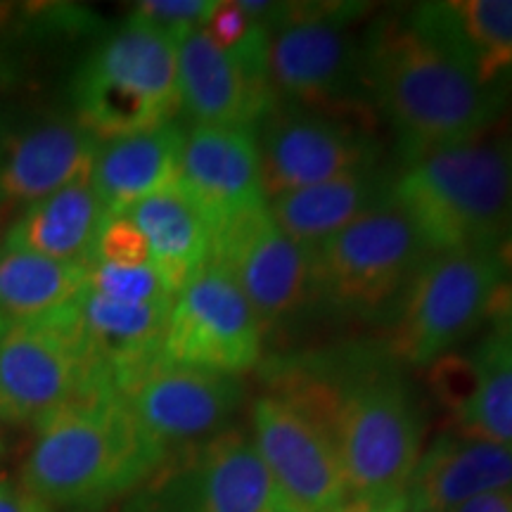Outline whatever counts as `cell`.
<instances>
[{"instance_id":"cell-1","label":"cell","mask_w":512,"mask_h":512,"mask_svg":"<svg viewBox=\"0 0 512 512\" xmlns=\"http://www.w3.org/2000/svg\"><path fill=\"white\" fill-rule=\"evenodd\" d=\"M401 366L389 349L349 344L285 358L268 373V394L328 434L349 498L401 494L418 467L425 430Z\"/></svg>"},{"instance_id":"cell-2","label":"cell","mask_w":512,"mask_h":512,"mask_svg":"<svg viewBox=\"0 0 512 512\" xmlns=\"http://www.w3.org/2000/svg\"><path fill=\"white\" fill-rule=\"evenodd\" d=\"M361 46L368 105L392 126L403 164L479 140L508 102L486 91L408 12L382 15Z\"/></svg>"},{"instance_id":"cell-3","label":"cell","mask_w":512,"mask_h":512,"mask_svg":"<svg viewBox=\"0 0 512 512\" xmlns=\"http://www.w3.org/2000/svg\"><path fill=\"white\" fill-rule=\"evenodd\" d=\"M34 427L22 486L50 510L98 512L136 494L169 458L112 389L69 403Z\"/></svg>"},{"instance_id":"cell-4","label":"cell","mask_w":512,"mask_h":512,"mask_svg":"<svg viewBox=\"0 0 512 512\" xmlns=\"http://www.w3.org/2000/svg\"><path fill=\"white\" fill-rule=\"evenodd\" d=\"M392 202L432 254L498 247L512 233V138L472 140L403 164Z\"/></svg>"},{"instance_id":"cell-5","label":"cell","mask_w":512,"mask_h":512,"mask_svg":"<svg viewBox=\"0 0 512 512\" xmlns=\"http://www.w3.org/2000/svg\"><path fill=\"white\" fill-rule=\"evenodd\" d=\"M72 100L74 119L98 143L174 121L181 110L176 34L131 15L81 62Z\"/></svg>"},{"instance_id":"cell-6","label":"cell","mask_w":512,"mask_h":512,"mask_svg":"<svg viewBox=\"0 0 512 512\" xmlns=\"http://www.w3.org/2000/svg\"><path fill=\"white\" fill-rule=\"evenodd\" d=\"M361 3H283L268 29V81L275 102L366 117L363 46L351 24Z\"/></svg>"},{"instance_id":"cell-7","label":"cell","mask_w":512,"mask_h":512,"mask_svg":"<svg viewBox=\"0 0 512 512\" xmlns=\"http://www.w3.org/2000/svg\"><path fill=\"white\" fill-rule=\"evenodd\" d=\"M501 283L498 247L430 254L401 294L387 349L408 366H432L489 320Z\"/></svg>"},{"instance_id":"cell-8","label":"cell","mask_w":512,"mask_h":512,"mask_svg":"<svg viewBox=\"0 0 512 512\" xmlns=\"http://www.w3.org/2000/svg\"><path fill=\"white\" fill-rule=\"evenodd\" d=\"M430 247L389 197L384 207L351 223L311 252L316 302L368 313L406 292Z\"/></svg>"},{"instance_id":"cell-9","label":"cell","mask_w":512,"mask_h":512,"mask_svg":"<svg viewBox=\"0 0 512 512\" xmlns=\"http://www.w3.org/2000/svg\"><path fill=\"white\" fill-rule=\"evenodd\" d=\"M110 389L83 347L74 304L48 318L12 323L0 337V422L36 425Z\"/></svg>"},{"instance_id":"cell-10","label":"cell","mask_w":512,"mask_h":512,"mask_svg":"<svg viewBox=\"0 0 512 512\" xmlns=\"http://www.w3.org/2000/svg\"><path fill=\"white\" fill-rule=\"evenodd\" d=\"M266 202L285 192L377 169L366 117L275 102L254 126Z\"/></svg>"},{"instance_id":"cell-11","label":"cell","mask_w":512,"mask_h":512,"mask_svg":"<svg viewBox=\"0 0 512 512\" xmlns=\"http://www.w3.org/2000/svg\"><path fill=\"white\" fill-rule=\"evenodd\" d=\"M275 498L278 489L252 434L228 427L166 458L128 512H266Z\"/></svg>"},{"instance_id":"cell-12","label":"cell","mask_w":512,"mask_h":512,"mask_svg":"<svg viewBox=\"0 0 512 512\" xmlns=\"http://www.w3.org/2000/svg\"><path fill=\"white\" fill-rule=\"evenodd\" d=\"M209 261L240 287L266 335L316 302L311 252L285 235L266 207L216 228Z\"/></svg>"},{"instance_id":"cell-13","label":"cell","mask_w":512,"mask_h":512,"mask_svg":"<svg viewBox=\"0 0 512 512\" xmlns=\"http://www.w3.org/2000/svg\"><path fill=\"white\" fill-rule=\"evenodd\" d=\"M259 318L226 271L207 261L174 297L164 335V361L242 375L264 354Z\"/></svg>"},{"instance_id":"cell-14","label":"cell","mask_w":512,"mask_h":512,"mask_svg":"<svg viewBox=\"0 0 512 512\" xmlns=\"http://www.w3.org/2000/svg\"><path fill=\"white\" fill-rule=\"evenodd\" d=\"M166 456L226 432L245 401L238 375L157 361L114 392Z\"/></svg>"},{"instance_id":"cell-15","label":"cell","mask_w":512,"mask_h":512,"mask_svg":"<svg viewBox=\"0 0 512 512\" xmlns=\"http://www.w3.org/2000/svg\"><path fill=\"white\" fill-rule=\"evenodd\" d=\"M178 100L192 126L254 128L275 105L268 81V31L256 27L233 50L216 46L204 29L176 34Z\"/></svg>"},{"instance_id":"cell-16","label":"cell","mask_w":512,"mask_h":512,"mask_svg":"<svg viewBox=\"0 0 512 512\" xmlns=\"http://www.w3.org/2000/svg\"><path fill=\"white\" fill-rule=\"evenodd\" d=\"M252 439L278 494L299 512H339L349 501L337 451L320 427L273 394L252 406Z\"/></svg>"},{"instance_id":"cell-17","label":"cell","mask_w":512,"mask_h":512,"mask_svg":"<svg viewBox=\"0 0 512 512\" xmlns=\"http://www.w3.org/2000/svg\"><path fill=\"white\" fill-rule=\"evenodd\" d=\"M176 185L207 216L211 233L235 216L266 207L254 128H188Z\"/></svg>"},{"instance_id":"cell-18","label":"cell","mask_w":512,"mask_h":512,"mask_svg":"<svg viewBox=\"0 0 512 512\" xmlns=\"http://www.w3.org/2000/svg\"><path fill=\"white\" fill-rule=\"evenodd\" d=\"M98 140L76 119L57 117L0 138V214H22L57 190L91 178Z\"/></svg>"},{"instance_id":"cell-19","label":"cell","mask_w":512,"mask_h":512,"mask_svg":"<svg viewBox=\"0 0 512 512\" xmlns=\"http://www.w3.org/2000/svg\"><path fill=\"white\" fill-rule=\"evenodd\" d=\"M432 384L453 432L512 446V337L491 328L467 354L441 356Z\"/></svg>"},{"instance_id":"cell-20","label":"cell","mask_w":512,"mask_h":512,"mask_svg":"<svg viewBox=\"0 0 512 512\" xmlns=\"http://www.w3.org/2000/svg\"><path fill=\"white\" fill-rule=\"evenodd\" d=\"M486 91L512 93V0H432L406 10Z\"/></svg>"},{"instance_id":"cell-21","label":"cell","mask_w":512,"mask_h":512,"mask_svg":"<svg viewBox=\"0 0 512 512\" xmlns=\"http://www.w3.org/2000/svg\"><path fill=\"white\" fill-rule=\"evenodd\" d=\"M171 304L174 302H114L88 287L74 302V318L83 347L114 392L164 358V335Z\"/></svg>"},{"instance_id":"cell-22","label":"cell","mask_w":512,"mask_h":512,"mask_svg":"<svg viewBox=\"0 0 512 512\" xmlns=\"http://www.w3.org/2000/svg\"><path fill=\"white\" fill-rule=\"evenodd\" d=\"M512 489V446L446 432L422 451L406 486L408 512H451L470 498Z\"/></svg>"},{"instance_id":"cell-23","label":"cell","mask_w":512,"mask_h":512,"mask_svg":"<svg viewBox=\"0 0 512 512\" xmlns=\"http://www.w3.org/2000/svg\"><path fill=\"white\" fill-rule=\"evenodd\" d=\"M183 138L185 128L169 121L150 131L100 143L91 185L107 214H124L145 197L176 185Z\"/></svg>"},{"instance_id":"cell-24","label":"cell","mask_w":512,"mask_h":512,"mask_svg":"<svg viewBox=\"0 0 512 512\" xmlns=\"http://www.w3.org/2000/svg\"><path fill=\"white\" fill-rule=\"evenodd\" d=\"M392 181L394 178L377 169L358 171L311 188L285 192L268 200L266 209L285 235L313 252L351 223L384 207L392 197Z\"/></svg>"},{"instance_id":"cell-25","label":"cell","mask_w":512,"mask_h":512,"mask_svg":"<svg viewBox=\"0 0 512 512\" xmlns=\"http://www.w3.org/2000/svg\"><path fill=\"white\" fill-rule=\"evenodd\" d=\"M105 216L91 178H81L22 211L5 233L3 247L88 266Z\"/></svg>"},{"instance_id":"cell-26","label":"cell","mask_w":512,"mask_h":512,"mask_svg":"<svg viewBox=\"0 0 512 512\" xmlns=\"http://www.w3.org/2000/svg\"><path fill=\"white\" fill-rule=\"evenodd\" d=\"M124 214L145 235L152 266L176 297L209 261L211 226L207 216L178 185L145 197Z\"/></svg>"},{"instance_id":"cell-27","label":"cell","mask_w":512,"mask_h":512,"mask_svg":"<svg viewBox=\"0 0 512 512\" xmlns=\"http://www.w3.org/2000/svg\"><path fill=\"white\" fill-rule=\"evenodd\" d=\"M88 287V266L0 245V316L31 323L69 309Z\"/></svg>"},{"instance_id":"cell-28","label":"cell","mask_w":512,"mask_h":512,"mask_svg":"<svg viewBox=\"0 0 512 512\" xmlns=\"http://www.w3.org/2000/svg\"><path fill=\"white\" fill-rule=\"evenodd\" d=\"M88 290L126 304L174 302V294L152 264L140 268H119L93 261V264H88Z\"/></svg>"},{"instance_id":"cell-29","label":"cell","mask_w":512,"mask_h":512,"mask_svg":"<svg viewBox=\"0 0 512 512\" xmlns=\"http://www.w3.org/2000/svg\"><path fill=\"white\" fill-rule=\"evenodd\" d=\"M93 261L119 268H140L150 266L152 256L150 245L136 223L126 214H107L95 240Z\"/></svg>"},{"instance_id":"cell-30","label":"cell","mask_w":512,"mask_h":512,"mask_svg":"<svg viewBox=\"0 0 512 512\" xmlns=\"http://www.w3.org/2000/svg\"><path fill=\"white\" fill-rule=\"evenodd\" d=\"M216 8V0H143L133 5V17L157 24L171 34L202 29Z\"/></svg>"},{"instance_id":"cell-31","label":"cell","mask_w":512,"mask_h":512,"mask_svg":"<svg viewBox=\"0 0 512 512\" xmlns=\"http://www.w3.org/2000/svg\"><path fill=\"white\" fill-rule=\"evenodd\" d=\"M256 27H259V22H254L247 15L240 0H235V3H219L216 0V8L202 29L216 46L223 50H233L242 46Z\"/></svg>"},{"instance_id":"cell-32","label":"cell","mask_w":512,"mask_h":512,"mask_svg":"<svg viewBox=\"0 0 512 512\" xmlns=\"http://www.w3.org/2000/svg\"><path fill=\"white\" fill-rule=\"evenodd\" d=\"M498 249H501L503 259V283L498 287L489 320L491 328L501 330L508 337H512V233L498 245Z\"/></svg>"},{"instance_id":"cell-33","label":"cell","mask_w":512,"mask_h":512,"mask_svg":"<svg viewBox=\"0 0 512 512\" xmlns=\"http://www.w3.org/2000/svg\"><path fill=\"white\" fill-rule=\"evenodd\" d=\"M0 512H55L46 503L31 496L22 484L0 479Z\"/></svg>"},{"instance_id":"cell-34","label":"cell","mask_w":512,"mask_h":512,"mask_svg":"<svg viewBox=\"0 0 512 512\" xmlns=\"http://www.w3.org/2000/svg\"><path fill=\"white\" fill-rule=\"evenodd\" d=\"M339 512H408L406 491L377 498H349Z\"/></svg>"},{"instance_id":"cell-35","label":"cell","mask_w":512,"mask_h":512,"mask_svg":"<svg viewBox=\"0 0 512 512\" xmlns=\"http://www.w3.org/2000/svg\"><path fill=\"white\" fill-rule=\"evenodd\" d=\"M451 512H512V489L489 491V494L475 496Z\"/></svg>"},{"instance_id":"cell-36","label":"cell","mask_w":512,"mask_h":512,"mask_svg":"<svg viewBox=\"0 0 512 512\" xmlns=\"http://www.w3.org/2000/svg\"><path fill=\"white\" fill-rule=\"evenodd\" d=\"M266 512H299V510H297V508H294V505H290V503H287V501H285V498L278 494V498H275V503H273V505H271V508H268Z\"/></svg>"},{"instance_id":"cell-37","label":"cell","mask_w":512,"mask_h":512,"mask_svg":"<svg viewBox=\"0 0 512 512\" xmlns=\"http://www.w3.org/2000/svg\"><path fill=\"white\" fill-rule=\"evenodd\" d=\"M8 325H10V323H8V320H5L3 316H0V337H3V332H5V330H8Z\"/></svg>"},{"instance_id":"cell-38","label":"cell","mask_w":512,"mask_h":512,"mask_svg":"<svg viewBox=\"0 0 512 512\" xmlns=\"http://www.w3.org/2000/svg\"><path fill=\"white\" fill-rule=\"evenodd\" d=\"M0 451H3V441H0Z\"/></svg>"},{"instance_id":"cell-39","label":"cell","mask_w":512,"mask_h":512,"mask_svg":"<svg viewBox=\"0 0 512 512\" xmlns=\"http://www.w3.org/2000/svg\"><path fill=\"white\" fill-rule=\"evenodd\" d=\"M0 10H3V8H0Z\"/></svg>"}]
</instances>
